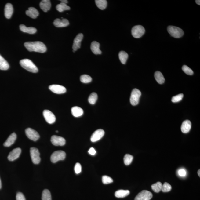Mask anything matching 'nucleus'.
I'll return each mask as SVG.
<instances>
[{"label":"nucleus","instance_id":"nucleus-48","mask_svg":"<svg viewBox=\"0 0 200 200\" xmlns=\"http://www.w3.org/2000/svg\"><path fill=\"white\" fill-rule=\"evenodd\" d=\"M56 133H58V130H56Z\"/></svg>","mask_w":200,"mask_h":200},{"label":"nucleus","instance_id":"nucleus-1","mask_svg":"<svg viewBox=\"0 0 200 200\" xmlns=\"http://www.w3.org/2000/svg\"><path fill=\"white\" fill-rule=\"evenodd\" d=\"M24 46L29 52H36L39 53H44L46 51L45 45L40 41L30 42L24 43Z\"/></svg>","mask_w":200,"mask_h":200},{"label":"nucleus","instance_id":"nucleus-28","mask_svg":"<svg viewBox=\"0 0 200 200\" xmlns=\"http://www.w3.org/2000/svg\"><path fill=\"white\" fill-rule=\"evenodd\" d=\"M96 4L101 10H104L107 8V1L106 0H96Z\"/></svg>","mask_w":200,"mask_h":200},{"label":"nucleus","instance_id":"nucleus-39","mask_svg":"<svg viewBox=\"0 0 200 200\" xmlns=\"http://www.w3.org/2000/svg\"><path fill=\"white\" fill-rule=\"evenodd\" d=\"M102 181L104 184H109L113 182V180L111 177L106 175L103 176Z\"/></svg>","mask_w":200,"mask_h":200},{"label":"nucleus","instance_id":"nucleus-40","mask_svg":"<svg viewBox=\"0 0 200 200\" xmlns=\"http://www.w3.org/2000/svg\"><path fill=\"white\" fill-rule=\"evenodd\" d=\"M76 174H79L81 173L82 167L81 164L79 163H76L74 168Z\"/></svg>","mask_w":200,"mask_h":200},{"label":"nucleus","instance_id":"nucleus-10","mask_svg":"<svg viewBox=\"0 0 200 200\" xmlns=\"http://www.w3.org/2000/svg\"><path fill=\"white\" fill-rule=\"evenodd\" d=\"M43 115L46 121L49 124H53L56 121V117L54 115L51 111L45 110L43 112Z\"/></svg>","mask_w":200,"mask_h":200},{"label":"nucleus","instance_id":"nucleus-7","mask_svg":"<svg viewBox=\"0 0 200 200\" xmlns=\"http://www.w3.org/2000/svg\"><path fill=\"white\" fill-rule=\"evenodd\" d=\"M30 154L33 163L35 164H39L41 161V158L38 149L35 147H31L30 149Z\"/></svg>","mask_w":200,"mask_h":200},{"label":"nucleus","instance_id":"nucleus-15","mask_svg":"<svg viewBox=\"0 0 200 200\" xmlns=\"http://www.w3.org/2000/svg\"><path fill=\"white\" fill-rule=\"evenodd\" d=\"M21 153V149L20 148H16L13 149L9 155L8 157V160L12 161L18 159L20 157Z\"/></svg>","mask_w":200,"mask_h":200},{"label":"nucleus","instance_id":"nucleus-2","mask_svg":"<svg viewBox=\"0 0 200 200\" xmlns=\"http://www.w3.org/2000/svg\"><path fill=\"white\" fill-rule=\"evenodd\" d=\"M20 64L21 67L27 71L32 73H37L38 69L32 61L29 59H25L20 60Z\"/></svg>","mask_w":200,"mask_h":200},{"label":"nucleus","instance_id":"nucleus-5","mask_svg":"<svg viewBox=\"0 0 200 200\" xmlns=\"http://www.w3.org/2000/svg\"><path fill=\"white\" fill-rule=\"evenodd\" d=\"M145 30L144 27L142 26L138 25L134 26L131 31L132 35L134 38H139L145 34Z\"/></svg>","mask_w":200,"mask_h":200},{"label":"nucleus","instance_id":"nucleus-20","mask_svg":"<svg viewBox=\"0 0 200 200\" xmlns=\"http://www.w3.org/2000/svg\"><path fill=\"white\" fill-rule=\"evenodd\" d=\"M40 7L44 12H47L50 9L51 4L49 0H43L40 3Z\"/></svg>","mask_w":200,"mask_h":200},{"label":"nucleus","instance_id":"nucleus-13","mask_svg":"<svg viewBox=\"0 0 200 200\" xmlns=\"http://www.w3.org/2000/svg\"><path fill=\"white\" fill-rule=\"evenodd\" d=\"M105 134V131L102 129L96 130L92 135L90 140L93 142L98 141L100 140Z\"/></svg>","mask_w":200,"mask_h":200},{"label":"nucleus","instance_id":"nucleus-21","mask_svg":"<svg viewBox=\"0 0 200 200\" xmlns=\"http://www.w3.org/2000/svg\"><path fill=\"white\" fill-rule=\"evenodd\" d=\"M26 13L28 16L33 19L36 18L39 15V13L38 10L34 7L29 8L28 10L26 11Z\"/></svg>","mask_w":200,"mask_h":200},{"label":"nucleus","instance_id":"nucleus-32","mask_svg":"<svg viewBox=\"0 0 200 200\" xmlns=\"http://www.w3.org/2000/svg\"><path fill=\"white\" fill-rule=\"evenodd\" d=\"M162 184L160 182H158L156 184H153L151 186L152 190L156 193H159L161 191Z\"/></svg>","mask_w":200,"mask_h":200},{"label":"nucleus","instance_id":"nucleus-42","mask_svg":"<svg viewBox=\"0 0 200 200\" xmlns=\"http://www.w3.org/2000/svg\"><path fill=\"white\" fill-rule=\"evenodd\" d=\"M178 175L180 176L184 177L187 175V172L184 169H180L178 172Z\"/></svg>","mask_w":200,"mask_h":200},{"label":"nucleus","instance_id":"nucleus-14","mask_svg":"<svg viewBox=\"0 0 200 200\" xmlns=\"http://www.w3.org/2000/svg\"><path fill=\"white\" fill-rule=\"evenodd\" d=\"M83 35L82 34H78L74 39L72 48L73 50L75 51L81 47V43L83 39Z\"/></svg>","mask_w":200,"mask_h":200},{"label":"nucleus","instance_id":"nucleus-41","mask_svg":"<svg viewBox=\"0 0 200 200\" xmlns=\"http://www.w3.org/2000/svg\"><path fill=\"white\" fill-rule=\"evenodd\" d=\"M16 200H26L25 196L22 193L18 192L16 196Z\"/></svg>","mask_w":200,"mask_h":200},{"label":"nucleus","instance_id":"nucleus-18","mask_svg":"<svg viewBox=\"0 0 200 200\" xmlns=\"http://www.w3.org/2000/svg\"><path fill=\"white\" fill-rule=\"evenodd\" d=\"M100 44L96 41L92 42L90 46V49L92 52L95 55H100L102 53V51L100 49Z\"/></svg>","mask_w":200,"mask_h":200},{"label":"nucleus","instance_id":"nucleus-45","mask_svg":"<svg viewBox=\"0 0 200 200\" xmlns=\"http://www.w3.org/2000/svg\"><path fill=\"white\" fill-rule=\"evenodd\" d=\"M195 2L196 3V4H197L198 5H200V0H196V1H195Z\"/></svg>","mask_w":200,"mask_h":200},{"label":"nucleus","instance_id":"nucleus-19","mask_svg":"<svg viewBox=\"0 0 200 200\" xmlns=\"http://www.w3.org/2000/svg\"><path fill=\"white\" fill-rule=\"evenodd\" d=\"M191 122L189 120H186L182 123L181 127V130L183 133H188L191 129Z\"/></svg>","mask_w":200,"mask_h":200},{"label":"nucleus","instance_id":"nucleus-24","mask_svg":"<svg viewBox=\"0 0 200 200\" xmlns=\"http://www.w3.org/2000/svg\"><path fill=\"white\" fill-rule=\"evenodd\" d=\"M72 115L75 117H79L82 115L83 111L81 107H74L71 109Z\"/></svg>","mask_w":200,"mask_h":200},{"label":"nucleus","instance_id":"nucleus-37","mask_svg":"<svg viewBox=\"0 0 200 200\" xmlns=\"http://www.w3.org/2000/svg\"><path fill=\"white\" fill-rule=\"evenodd\" d=\"M182 69L183 71L188 75H192L194 74V72L192 69L187 65H184L183 66Z\"/></svg>","mask_w":200,"mask_h":200},{"label":"nucleus","instance_id":"nucleus-30","mask_svg":"<svg viewBox=\"0 0 200 200\" xmlns=\"http://www.w3.org/2000/svg\"><path fill=\"white\" fill-rule=\"evenodd\" d=\"M56 9L59 12L61 13L65 10H70L71 8L70 7L68 6L67 4L61 2L60 4L57 5Z\"/></svg>","mask_w":200,"mask_h":200},{"label":"nucleus","instance_id":"nucleus-35","mask_svg":"<svg viewBox=\"0 0 200 200\" xmlns=\"http://www.w3.org/2000/svg\"><path fill=\"white\" fill-rule=\"evenodd\" d=\"M80 80L82 82L87 83L91 82L92 78L89 75H83L80 77Z\"/></svg>","mask_w":200,"mask_h":200},{"label":"nucleus","instance_id":"nucleus-22","mask_svg":"<svg viewBox=\"0 0 200 200\" xmlns=\"http://www.w3.org/2000/svg\"><path fill=\"white\" fill-rule=\"evenodd\" d=\"M17 138L16 134L13 133L9 136L7 140L3 144V145L5 147H9L14 143Z\"/></svg>","mask_w":200,"mask_h":200},{"label":"nucleus","instance_id":"nucleus-6","mask_svg":"<svg viewBox=\"0 0 200 200\" xmlns=\"http://www.w3.org/2000/svg\"><path fill=\"white\" fill-rule=\"evenodd\" d=\"M66 153L63 151H55L52 154L50 160L52 162L56 163L57 162L65 159L66 157Z\"/></svg>","mask_w":200,"mask_h":200},{"label":"nucleus","instance_id":"nucleus-25","mask_svg":"<svg viewBox=\"0 0 200 200\" xmlns=\"http://www.w3.org/2000/svg\"><path fill=\"white\" fill-rule=\"evenodd\" d=\"M155 78L158 83L160 84H163L165 82V79L161 72L159 71H156L155 73Z\"/></svg>","mask_w":200,"mask_h":200},{"label":"nucleus","instance_id":"nucleus-34","mask_svg":"<svg viewBox=\"0 0 200 200\" xmlns=\"http://www.w3.org/2000/svg\"><path fill=\"white\" fill-rule=\"evenodd\" d=\"M133 159V156L129 154H126L125 156L124 159H123L125 165H127V166H128V165L131 164Z\"/></svg>","mask_w":200,"mask_h":200},{"label":"nucleus","instance_id":"nucleus-46","mask_svg":"<svg viewBox=\"0 0 200 200\" xmlns=\"http://www.w3.org/2000/svg\"><path fill=\"white\" fill-rule=\"evenodd\" d=\"M200 170L199 169L198 170V175L200 177Z\"/></svg>","mask_w":200,"mask_h":200},{"label":"nucleus","instance_id":"nucleus-4","mask_svg":"<svg viewBox=\"0 0 200 200\" xmlns=\"http://www.w3.org/2000/svg\"><path fill=\"white\" fill-rule=\"evenodd\" d=\"M141 93L140 90L137 89H134L132 91L130 97V102L131 105L136 106L139 104Z\"/></svg>","mask_w":200,"mask_h":200},{"label":"nucleus","instance_id":"nucleus-44","mask_svg":"<svg viewBox=\"0 0 200 200\" xmlns=\"http://www.w3.org/2000/svg\"><path fill=\"white\" fill-rule=\"evenodd\" d=\"M60 1L62 3H65V4H67L68 3V1H67V0H61Z\"/></svg>","mask_w":200,"mask_h":200},{"label":"nucleus","instance_id":"nucleus-11","mask_svg":"<svg viewBox=\"0 0 200 200\" xmlns=\"http://www.w3.org/2000/svg\"><path fill=\"white\" fill-rule=\"evenodd\" d=\"M49 89L53 93L58 94L65 93L67 91V89L65 87L59 85H50Z\"/></svg>","mask_w":200,"mask_h":200},{"label":"nucleus","instance_id":"nucleus-29","mask_svg":"<svg viewBox=\"0 0 200 200\" xmlns=\"http://www.w3.org/2000/svg\"><path fill=\"white\" fill-rule=\"evenodd\" d=\"M119 59L121 62L123 64L126 63L128 58V53L124 51H121L119 53Z\"/></svg>","mask_w":200,"mask_h":200},{"label":"nucleus","instance_id":"nucleus-12","mask_svg":"<svg viewBox=\"0 0 200 200\" xmlns=\"http://www.w3.org/2000/svg\"><path fill=\"white\" fill-rule=\"evenodd\" d=\"M51 142L54 145L63 146L65 145L66 140L62 137L53 135L51 137Z\"/></svg>","mask_w":200,"mask_h":200},{"label":"nucleus","instance_id":"nucleus-31","mask_svg":"<svg viewBox=\"0 0 200 200\" xmlns=\"http://www.w3.org/2000/svg\"><path fill=\"white\" fill-rule=\"evenodd\" d=\"M42 199V200H52L51 194L48 189H45L43 191Z\"/></svg>","mask_w":200,"mask_h":200},{"label":"nucleus","instance_id":"nucleus-43","mask_svg":"<svg viewBox=\"0 0 200 200\" xmlns=\"http://www.w3.org/2000/svg\"><path fill=\"white\" fill-rule=\"evenodd\" d=\"M88 152L92 155H94L96 154V151L93 147H91L88 151Z\"/></svg>","mask_w":200,"mask_h":200},{"label":"nucleus","instance_id":"nucleus-16","mask_svg":"<svg viewBox=\"0 0 200 200\" xmlns=\"http://www.w3.org/2000/svg\"><path fill=\"white\" fill-rule=\"evenodd\" d=\"M54 25L57 27H67L69 24L68 20L66 19H62L61 20L60 19H56L53 22Z\"/></svg>","mask_w":200,"mask_h":200},{"label":"nucleus","instance_id":"nucleus-38","mask_svg":"<svg viewBox=\"0 0 200 200\" xmlns=\"http://www.w3.org/2000/svg\"><path fill=\"white\" fill-rule=\"evenodd\" d=\"M184 97L183 94L181 93L173 97L172 101L173 103H176L180 101Z\"/></svg>","mask_w":200,"mask_h":200},{"label":"nucleus","instance_id":"nucleus-17","mask_svg":"<svg viewBox=\"0 0 200 200\" xmlns=\"http://www.w3.org/2000/svg\"><path fill=\"white\" fill-rule=\"evenodd\" d=\"M13 5L10 3H8L5 5V15L7 19L11 18L13 14Z\"/></svg>","mask_w":200,"mask_h":200},{"label":"nucleus","instance_id":"nucleus-3","mask_svg":"<svg viewBox=\"0 0 200 200\" xmlns=\"http://www.w3.org/2000/svg\"><path fill=\"white\" fill-rule=\"evenodd\" d=\"M168 32L170 35L175 38L182 37L184 35V32L180 28L173 26H168L167 28Z\"/></svg>","mask_w":200,"mask_h":200},{"label":"nucleus","instance_id":"nucleus-9","mask_svg":"<svg viewBox=\"0 0 200 200\" xmlns=\"http://www.w3.org/2000/svg\"><path fill=\"white\" fill-rule=\"evenodd\" d=\"M25 133L28 138L34 141H36L40 138L38 132L32 128H27L25 130Z\"/></svg>","mask_w":200,"mask_h":200},{"label":"nucleus","instance_id":"nucleus-47","mask_svg":"<svg viewBox=\"0 0 200 200\" xmlns=\"http://www.w3.org/2000/svg\"><path fill=\"white\" fill-rule=\"evenodd\" d=\"M1 187H2V183H1V179H0V189L1 188Z\"/></svg>","mask_w":200,"mask_h":200},{"label":"nucleus","instance_id":"nucleus-36","mask_svg":"<svg viewBox=\"0 0 200 200\" xmlns=\"http://www.w3.org/2000/svg\"><path fill=\"white\" fill-rule=\"evenodd\" d=\"M171 189V186L168 183L165 182L162 186L161 191L163 192H169Z\"/></svg>","mask_w":200,"mask_h":200},{"label":"nucleus","instance_id":"nucleus-27","mask_svg":"<svg viewBox=\"0 0 200 200\" xmlns=\"http://www.w3.org/2000/svg\"><path fill=\"white\" fill-rule=\"evenodd\" d=\"M130 194V191L128 190H119L115 192V195L118 198H123L128 196Z\"/></svg>","mask_w":200,"mask_h":200},{"label":"nucleus","instance_id":"nucleus-8","mask_svg":"<svg viewBox=\"0 0 200 200\" xmlns=\"http://www.w3.org/2000/svg\"><path fill=\"white\" fill-rule=\"evenodd\" d=\"M152 193L147 190H144L139 193L135 200H150L152 199Z\"/></svg>","mask_w":200,"mask_h":200},{"label":"nucleus","instance_id":"nucleus-23","mask_svg":"<svg viewBox=\"0 0 200 200\" xmlns=\"http://www.w3.org/2000/svg\"><path fill=\"white\" fill-rule=\"evenodd\" d=\"M20 29L22 32L27 33L28 34H35L37 32V30L34 27H27L25 25L21 24L20 26Z\"/></svg>","mask_w":200,"mask_h":200},{"label":"nucleus","instance_id":"nucleus-33","mask_svg":"<svg viewBox=\"0 0 200 200\" xmlns=\"http://www.w3.org/2000/svg\"><path fill=\"white\" fill-rule=\"evenodd\" d=\"M97 99H98V95L96 93H92L88 98L89 102L92 105H94L96 102Z\"/></svg>","mask_w":200,"mask_h":200},{"label":"nucleus","instance_id":"nucleus-26","mask_svg":"<svg viewBox=\"0 0 200 200\" xmlns=\"http://www.w3.org/2000/svg\"><path fill=\"white\" fill-rule=\"evenodd\" d=\"M9 67V65L8 62L0 55V69L2 70H7Z\"/></svg>","mask_w":200,"mask_h":200}]
</instances>
